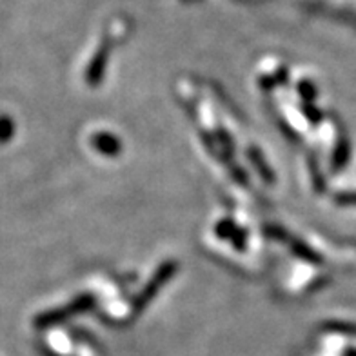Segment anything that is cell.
Returning a JSON list of instances; mask_svg holds the SVG:
<instances>
[{
	"label": "cell",
	"instance_id": "1",
	"mask_svg": "<svg viewBox=\"0 0 356 356\" xmlns=\"http://www.w3.org/2000/svg\"><path fill=\"white\" fill-rule=\"evenodd\" d=\"M10 120H4V118H0V140H4V138H8V135H10Z\"/></svg>",
	"mask_w": 356,
	"mask_h": 356
}]
</instances>
